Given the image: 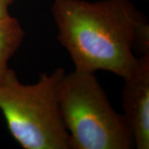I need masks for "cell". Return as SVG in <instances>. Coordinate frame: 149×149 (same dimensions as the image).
<instances>
[{
  "label": "cell",
  "mask_w": 149,
  "mask_h": 149,
  "mask_svg": "<svg viewBox=\"0 0 149 149\" xmlns=\"http://www.w3.org/2000/svg\"><path fill=\"white\" fill-rule=\"evenodd\" d=\"M25 32L15 17L0 22V85L5 80L10 70L8 61L20 47Z\"/></svg>",
  "instance_id": "5b68a950"
},
{
  "label": "cell",
  "mask_w": 149,
  "mask_h": 149,
  "mask_svg": "<svg viewBox=\"0 0 149 149\" xmlns=\"http://www.w3.org/2000/svg\"><path fill=\"white\" fill-rule=\"evenodd\" d=\"M62 68L23 85L10 70L0 85V110L13 138L25 149H69L70 137L60 115Z\"/></svg>",
  "instance_id": "7a4b0ae2"
},
{
  "label": "cell",
  "mask_w": 149,
  "mask_h": 149,
  "mask_svg": "<svg viewBox=\"0 0 149 149\" xmlns=\"http://www.w3.org/2000/svg\"><path fill=\"white\" fill-rule=\"evenodd\" d=\"M60 115L73 149H129L133 139L94 73L65 74L58 95Z\"/></svg>",
  "instance_id": "3957f363"
},
{
  "label": "cell",
  "mask_w": 149,
  "mask_h": 149,
  "mask_svg": "<svg viewBox=\"0 0 149 149\" xmlns=\"http://www.w3.org/2000/svg\"><path fill=\"white\" fill-rule=\"evenodd\" d=\"M52 11L75 70H102L124 79L139 63L133 48L148 53V22L129 0H53Z\"/></svg>",
  "instance_id": "6da1fadb"
},
{
  "label": "cell",
  "mask_w": 149,
  "mask_h": 149,
  "mask_svg": "<svg viewBox=\"0 0 149 149\" xmlns=\"http://www.w3.org/2000/svg\"><path fill=\"white\" fill-rule=\"evenodd\" d=\"M14 0H0V22L11 20L13 17L9 14L8 8Z\"/></svg>",
  "instance_id": "8992f818"
},
{
  "label": "cell",
  "mask_w": 149,
  "mask_h": 149,
  "mask_svg": "<svg viewBox=\"0 0 149 149\" xmlns=\"http://www.w3.org/2000/svg\"><path fill=\"white\" fill-rule=\"evenodd\" d=\"M124 118L138 149L149 148V54L139 57L133 71L123 79Z\"/></svg>",
  "instance_id": "277c9868"
}]
</instances>
